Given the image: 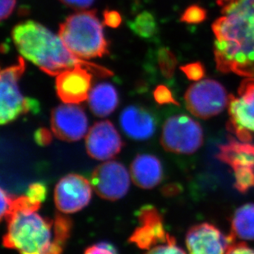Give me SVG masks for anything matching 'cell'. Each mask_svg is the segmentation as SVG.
Segmentation results:
<instances>
[{"instance_id":"cell-12","label":"cell","mask_w":254,"mask_h":254,"mask_svg":"<svg viewBox=\"0 0 254 254\" xmlns=\"http://www.w3.org/2000/svg\"><path fill=\"white\" fill-rule=\"evenodd\" d=\"M51 129L59 139L77 141L87 133L88 120L84 110L75 104H64L51 112Z\"/></svg>"},{"instance_id":"cell-19","label":"cell","mask_w":254,"mask_h":254,"mask_svg":"<svg viewBox=\"0 0 254 254\" xmlns=\"http://www.w3.org/2000/svg\"><path fill=\"white\" fill-rule=\"evenodd\" d=\"M89 106L94 115L106 117L117 108L119 96L115 86L110 83H101L94 86L88 97Z\"/></svg>"},{"instance_id":"cell-21","label":"cell","mask_w":254,"mask_h":254,"mask_svg":"<svg viewBox=\"0 0 254 254\" xmlns=\"http://www.w3.org/2000/svg\"><path fill=\"white\" fill-rule=\"evenodd\" d=\"M130 30L140 38L152 39L158 32V25L151 12L144 11L127 23Z\"/></svg>"},{"instance_id":"cell-35","label":"cell","mask_w":254,"mask_h":254,"mask_svg":"<svg viewBox=\"0 0 254 254\" xmlns=\"http://www.w3.org/2000/svg\"><path fill=\"white\" fill-rule=\"evenodd\" d=\"M227 254H254V250L245 243H235Z\"/></svg>"},{"instance_id":"cell-23","label":"cell","mask_w":254,"mask_h":254,"mask_svg":"<svg viewBox=\"0 0 254 254\" xmlns=\"http://www.w3.org/2000/svg\"><path fill=\"white\" fill-rule=\"evenodd\" d=\"M72 220L68 216L56 214L54 221V241L58 245L64 248L72 230Z\"/></svg>"},{"instance_id":"cell-18","label":"cell","mask_w":254,"mask_h":254,"mask_svg":"<svg viewBox=\"0 0 254 254\" xmlns=\"http://www.w3.org/2000/svg\"><path fill=\"white\" fill-rule=\"evenodd\" d=\"M132 182L143 190H151L161 183L163 169L161 161L152 155H138L130 166Z\"/></svg>"},{"instance_id":"cell-31","label":"cell","mask_w":254,"mask_h":254,"mask_svg":"<svg viewBox=\"0 0 254 254\" xmlns=\"http://www.w3.org/2000/svg\"><path fill=\"white\" fill-rule=\"evenodd\" d=\"M34 140L39 146H48L52 142L53 136L50 130L46 127H41L36 130L35 134H34Z\"/></svg>"},{"instance_id":"cell-29","label":"cell","mask_w":254,"mask_h":254,"mask_svg":"<svg viewBox=\"0 0 254 254\" xmlns=\"http://www.w3.org/2000/svg\"><path fill=\"white\" fill-rule=\"evenodd\" d=\"M84 254H119L114 245L109 243H99L87 248Z\"/></svg>"},{"instance_id":"cell-9","label":"cell","mask_w":254,"mask_h":254,"mask_svg":"<svg viewBox=\"0 0 254 254\" xmlns=\"http://www.w3.org/2000/svg\"><path fill=\"white\" fill-rule=\"evenodd\" d=\"M230 129L238 139L251 141L254 133V77H247L240 85L238 96L229 102Z\"/></svg>"},{"instance_id":"cell-15","label":"cell","mask_w":254,"mask_h":254,"mask_svg":"<svg viewBox=\"0 0 254 254\" xmlns=\"http://www.w3.org/2000/svg\"><path fill=\"white\" fill-rule=\"evenodd\" d=\"M137 219L141 226L130 236L128 242L141 250H151L159 243L168 242L170 235L166 233L163 221L158 210L151 205L140 209Z\"/></svg>"},{"instance_id":"cell-27","label":"cell","mask_w":254,"mask_h":254,"mask_svg":"<svg viewBox=\"0 0 254 254\" xmlns=\"http://www.w3.org/2000/svg\"><path fill=\"white\" fill-rule=\"evenodd\" d=\"M154 98L160 105L165 104H175L178 105L177 101L173 97L172 93L167 86L160 85L154 91Z\"/></svg>"},{"instance_id":"cell-2","label":"cell","mask_w":254,"mask_h":254,"mask_svg":"<svg viewBox=\"0 0 254 254\" xmlns=\"http://www.w3.org/2000/svg\"><path fill=\"white\" fill-rule=\"evenodd\" d=\"M12 37L19 53L51 76H58L77 66H86L102 76L112 74L105 67L75 56L67 50L60 36L35 21L30 20L15 26Z\"/></svg>"},{"instance_id":"cell-13","label":"cell","mask_w":254,"mask_h":254,"mask_svg":"<svg viewBox=\"0 0 254 254\" xmlns=\"http://www.w3.org/2000/svg\"><path fill=\"white\" fill-rule=\"evenodd\" d=\"M91 198V184L86 178L70 174L62 178L55 190V202L64 213H74L88 205Z\"/></svg>"},{"instance_id":"cell-5","label":"cell","mask_w":254,"mask_h":254,"mask_svg":"<svg viewBox=\"0 0 254 254\" xmlns=\"http://www.w3.org/2000/svg\"><path fill=\"white\" fill-rule=\"evenodd\" d=\"M25 70L26 63L19 57L16 64L1 71L0 123L2 125L12 122L25 114H36L40 111L38 101L25 97L20 91L18 82Z\"/></svg>"},{"instance_id":"cell-17","label":"cell","mask_w":254,"mask_h":254,"mask_svg":"<svg viewBox=\"0 0 254 254\" xmlns=\"http://www.w3.org/2000/svg\"><path fill=\"white\" fill-rule=\"evenodd\" d=\"M120 122L125 134L132 139H148L156 132V119L150 111L141 106L126 107L120 115Z\"/></svg>"},{"instance_id":"cell-34","label":"cell","mask_w":254,"mask_h":254,"mask_svg":"<svg viewBox=\"0 0 254 254\" xmlns=\"http://www.w3.org/2000/svg\"><path fill=\"white\" fill-rule=\"evenodd\" d=\"M12 196L5 192L3 189H1V219H4L9 211L10 205L12 202Z\"/></svg>"},{"instance_id":"cell-3","label":"cell","mask_w":254,"mask_h":254,"mask_svg":"<svg viewBox=\"0 0 254 254\" xmlns=\"http://www.w3.org/2000/svg\"><path fill=\"white\" fill-rule=\"evenodd\" d=\"M7 234L3 236L5 248L19 254H62L64 247L52 241L54 221L35 212L17 211L5 218Z\"/></svg>"},{"instance_id":"cell-33","label":"cell","mask_w":254,"mask_h":254,"mask_svg":"<svg viewBox=\"0 0 254 254\" xmlns=\"http://www.w3.org/2000/svg\"><path fill=\"white\" fill-rule=\"evenodd\" d=\"M17 0H1V20H6L13 12Z\"/></svg>"},{"instance_id":"cell-24","label":"cell","mask_w":254,"mask_h":254,"mask_svg":"<svg viewBox=\"0 0 254 254\" xmlns=\"http://www.w3.org/2000/svg\"><path fill=\"white\" fill-rule=\"evenodd\" d=\"M206 18V12L199 6H191L185 10L181 16V21L189 24H196L202 22Z\"/></svg>"},{"instance_id":"cell-22","label":"cell","mask_w":254,"mask_h":254,"mask_svg":"<svg viewBox=\"0 0 254 254\" xmlns=\"http://www.w3.org/2000/svg\"><path fill=\"white\" fill-rule=\"evenodd\" d=\"M156 60L161 75L166 79L173 78L178 64L175 54L170 49L162 47L157 51Z\"/></svg>"},{"instance_id":"cell-1","label":"cell","mask_w":254,"mask_h":254,"mask_svg":"<svg viewBox=\"0 0 254 254\" xmlns=\"http://www.w3.org/2000/svg\"><path fill=\"white\" fill-rule=\"evenodd\" d=\"M212 30L217 68L254 77V0H236L224 7Z\"/></svg>"},{"instance_id":"cell-28","label":"cell","mask_w":254,"mask_h":254,"mask_svg":"<svg viewBox=\"0 0 254 254\" xmlns=\"http://www.w3.org/2000/svg\"><path fill=\"white\" fill-rule=\"evenodd\" d=\"M188 78L192 81H198L204 76V68L200 63H193L180 67Z\"/></svg>"},{"instance_id":"cell-10","label":"cell","mask_w":254,"mask_h":254,"mask_svg":"<svg viewBox=\"0 0 254 254\" xmlns=\"http://www.w3.org/2000/svg\"><path fill=\"white\" fill-rule=\"evenodd\" d=\"M91 186L96 194L109 201L122 198L129 190V175L123 164L107 161L91 174Z\"/></svg>"},{"instance_id":"cell-32","label":"cell","mask_w":254,"mask_h":254,"mask_svg":"<svg viewBox=\"0 0 254 254\" xmlns=\"http://www.w3.org/2000/svg\"><path fill=\"white\" fill-rule=\"evenodd\" d=\"M67 7L76 10H85L93 4L95 0H60Z\"/></svg>"},{"instance_id":"cell-8","label":"cell","mask_w":254,"mask_h":254,"mask_svg":"<svg viewBox=\"0 0 254 254\" xmlns=\"http://www.w3.org/2000/svg\"><path fill=\"white\" fill-rule=\"evenodd\" d=\"M217 157L232 169L240 192H247L254 185V143L230 137L219 147Z\"/></svg>"},{"instance_id":"cell-30","label":"cell","mask_w":254,"mask_h":254,"mask_svg":"<svg viewBox=\"0 0 254 254\" xmlns=\"http://www.w3.org/2000/svg\"><path fill=\"white\" fill-rule=\"evenodd\" d=\"M104 23L112 27V28H117L120 27L121 22H122V17L120 12L115 10H106L104 12Z\"/></svg>"},{"instance_id":"cell-26","label":"cell","mask_w":254,"mask_h":254,"mask_svg":"<svg viewBox=\"0 0 254 254\" xmlns=\"http://www.w3.org/2000/svg\"><path fill=\"white\" fill-rule=\"evenodd\" d=\"M27 196L36 202L42 203L46 201L47 196V188L43 183H34L29 186L27 190Z\"/></svg>"},{"instance_id":"cell-16","label":"cell","mask_w":254,"mask_h":254,"mask_svg":"<svg viewBox=\"0 0 254 254\" xmlns=\"http://www.w3.org/2000/svg\"><path fill=\"white\" fill-rule=\"evenodd\" d=\"M92 72L86 66H77L58 75L56 86L58 96L65 104H79L88 99Z\"/></svg>"},{"instance_id":"cell-11","label":"cell","mask_w":254,"mask_h":254,"mask_svg":"<svg viewBox=\"0 0 254 254\" xmlns=\"http://www.w3.org/2000/svg\"><path fill=\"white\" fill-rule=\"evenodd\" d=\"M235 240L231 234L225 235L213 225L201 223L188 231L186 246L189 254H227Z\"/></svg>"},{"instance_id":"cell-25","label":"cell","mask_w":254,"mask_h":254,"mask_svg":"<svg viewBox=\"0 0 254 254\" xmlns=\"http://www.w3.org/2000/svg\"><path fill=\"white\" fill-rule=\"evenodd\" d=\"M147 254H187L181 249L176 245L175 238L170 236L168 242L165 243L164 245L155 246L152 248Z\"/></svg>"},{"instance_id":"cell-20","label":"cell","mask_w":254,"mask_h":254,"mask_svg":"<svg viewBox=\"0 0 254 254\" xmlns=\"http://www.w3.org/2000/svg\"><path fill=\"white\" fill-rule=\"evenodd\" d=\"M231 235L235 239L254 240V204L243 205L235 211L231 221Z\"/></svg>"},{"instance_id":"cell-14","label":"cell","mask_w":254,"mask_h":254,"mask_svg":"<svg viewBox=\"0 0 254 254\" xmlns=\"http://www.w3.org/2000/svg\"><path fill=\"white\" fill-rule=\"evenodd\" d=\"M123 142L117 129L109 120L97 122L86 137V148L91 158L107 161L120 153Z\"/></svg>"},{"instance_id":"cell-7","label":"cell","mask_w":254,"mask_h":254,"mask_svg":"<svg viewBox=\"0 0 254 254\" xmlns=\"http://www.w3.org/2000/svg\"><path fill=\"white\" fill-rule=\"evenodd\" d=\"M185 101L190 113L206 120L221 113L229 105L230 97L220 82L204 79L188 89Z\"/></svg>"},{"instance_id":"cell-36","label":"cell","mask_w":254,"mask_h":254,"mask_svg":"<svg viewBox=\"0 0 254 254\" xmlns=\"http://www.w3.org/2000/svg\"><path fill=\"white\" fill-rule=\"evenodd\" d=\"M235 1L236 0H216V2L221 7H226L227 5L230 4V3L235 2Z\"/></svg>"},{"instance_id":"cell-4","label":"cell","mask_w":254,"mask_h":254,"mask_svg":"<svg viewBox=\"0 0 254 254\" xmlns=\"http://www.w3.org/2000/svg\"><path fill=\"white\" fill-rule=\"evenodd\" d=\"M60 36L67 50L81 60L109 54V44L96 10L70 15L60 26Z\"/></svg>"},{"instance_id":"cell-6","label":"cell","mask_w":254,"mask_h":254,"mask_svg":"<svg viewBox=\"0 0 254 254\" xmlns=\"http://www.w3.org/2000/svg\"><path fill=\"white\" fill-rule=\"evenodd\" d=\"M201 125L188 115H174L166 120L161 143L167 151L177 154L194 153L203 144Z\"/></svg>"}]
</instances>
